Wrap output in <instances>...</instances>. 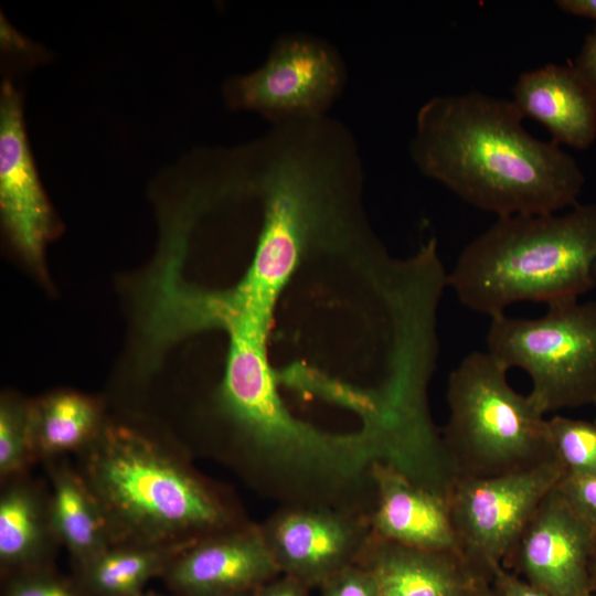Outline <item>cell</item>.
Listing matches in <instances>:
<instances>
[{"label": "cell", "instance_id": "cell-1", "mask_svg": "<svg viewBox=\"0 0 596 596\" xmlns=\"http://www.w3.org/2000/svg\"><path fill=\"white\" fill-rule=\"evenodd\" d=\"M523 118L512 100L478 92L436 96L417 114L411 155L425 175L497 217L577 205L576 160L529 134Z\"/></svg>", "mask_w": 596, "mask_h": 596}, {"label": "cell", "instance_id": "cell-2", "mask_svg": "<svg viewBox=\"0 0 596 596\" xmlns=\"http://www.w3.org/2000/svg\"><path fill=\"white\" fill-rule=\"evenodd\" d=\"M75 468L111 545H191L251 523L235 496L182 448L128 425L104 423Z\"/></svg>", "mask_w": 596, "mask_h": 596}, {"label": "cell", "instance_id": "cell-3", "mask_svg": "<svg viewBox=\"0 0 596 596\" xmlns=\"http://www.w3.org/2000/svg\"><path fill=\"white\" fill-rule=\"evenodd\" d=\"M447 286L490 318L520 301L578 300L596 288V204L498 217L461 251Z\"/></svg>", "mask_w": 596, "mask_h": 596}, {"label": "cell", "instance_id": "cell-4", "mask_svg": "<svg viewBox=\"0 0 596 596\" xmlns=\"http://www.w3.org/2000/svg\"><path fill=\"white\" fill-rule=\"evenodd\" d=\"M508 371L488 351H473L448 377L441 438L458 478L496 477L556 458L545 414L512 389Z\"/></svg>", "mask_w": 596, "mask_h": 596}, {"label": "cell", "instance_id": "cell-5", "mask_svg": "<svg viewBox=\"0 0 596 596\" xmlns=\"http://www.w3.org/2000/svg\"><path fill=\"white\" fill-rule=\"evenodd\" d=\"M487 351L529 374L544 414L596 403V301L547 306L535 319L490 318Z\"/></svg>", "mask_w": 596, "mask_h": 596}, {"label": "cell", "instance_id": "cell-6", "mask_svg": "<svg viewBox=\"0 0 596 596\" xmlns=\"http://www.w3.org/2000/svg\"><path fill=\"white\" fill-rule=\"evenodd\" d=\"M556 457L490 478H458L447 500L462 557L492 582L546 494L565 476Z\"/></svg>", "mask_w": 596, "mask_h": 596}, {"label": "cell", "instance_id": "cell-7", "mask_svg": "<svg viewBox=\"0 0 596 596\" xmlns=\"http://www.w3.org/2000/svg\"><path fill=\"white\" fill-rule=\"evenodd\" d=\"M342 67L332 50L306 38L279 41L255 72L232 78L228 104L270 119L317 120L340 92Z\"/></svg>", "mask_w": 596, "mask_h": 596}, {"label": "cell", "instance_id": "cell-8", "mask_svg": "<svg viewBox=\"0 0 596 596\" xmlns=\"http://www.w3.org/2000/svg\"><path fill=\"white\" fill-rule=\"evenodd\" d=\"M259 528L280 574L308 587L355 565L372 534L368 517L317 505H280Z\"/></svg>", "mask_w": 596, "mask_h": 596}, {"label": "cell", "instance_id": "cell-9", "mask_svg": "<svg viewBox=\"0 0 596 596\" xmlns=\"http://www.w3.org/2000/svg\"><path fill=\"white\" fill-rule=\"evenodd\" d=\"M595 543V531L556 486L540 503L503 567L511 565L549 596H587L593 593Z\"/></svg>", "mask_w": 596, "mask_h": 596}, {"label": "cell", "instance_id": "cell-10", "mask_svg": "<svg viewBox=\"0 0 596 596\" xmlns=\"http://www.w3.org/2000/svg\"><path fill=\"white\" fill-rule=\"evenodd\" d=\"M0 210L13 246L39 267L54 217L29 150L21 94L8 81L0 94Z\"/></svg>", "mask_w": 596, "mask_h": 596}, {"label": "cell", "instance_id": "cell-11", "mask_svg": "<svg viewBox=\"0 0 596 596\" xmlns=\"http://www.w3.org/2000/svg\"><path fill=\"white\" fill-rule=\"evenodd\" d=\"M163 574L184 596H226L257 589L280 572L259 524L251 522L188 546Z\"/></svg>", "mask_w": 596, "mask_h": 596}, {"label": "cell", "instance_id": "cell-12", "mask_svg": "<svg viewBox=\"0 0 596 596\" xmlns=\"http://www.w3.org/2000/svg\"><path fill=\"white\" fill-rule=\"evenodd\" d=\"M356 565L380 596H478L490 583L458 551L412 547L373 530Z\"/></svg>", "mask_w": 596, "mask_h": 596}, {"label": "cell", "instance_id": "cell-13", "mask_svg": "<svg viewBox=\"0 0 596 596\" xmlns=\"http://www.w3.org/2000/svg\"><path fill=\"white\" fill-rule=\"evenodd\" d=\"M512 102L524 117L544 125L557 145L582 150L596 139V97L573 65L522 73Z\"/></svg>", "mask_w": 596, "mask_h": 596}, {"label": "cell", "instance_id": "cell-14", "mask_svg": "<svg viewBox=\"0 0 596 596\" xmlns=\"http://www.w3.org/2000/svg\"><path fill=\"white\" fill-rule=\"evenodd\" d=\"M374 477L376 499L369 521L375 534L412 547L459 552L446 500L383 462Z\"/></svg>", "mask_w": 596, "mask_h": 596}, {"label": "cell", "instance_id": "cell-15", "mask_svg": "<svg viewBox=\"0 0 596 596\" xmlns=\"http://www.w3.org/2000/svg\"><path fill=\"white\" fill-rule=\"evenodd\" d=\"M62 546L54 530L50 488L19 475L1 481L0 565L4 571L42 570Z\"/></svg>", "mask_w": 596, "mask_h": 596}, {"label": "cell", "instance_id": "cell-16", "mask_svg": "<svg viewBox=\"0 0 596 596\" xmlns=\"http://www.w3.org/2000/svg\"><path fill=\"white\" fill-rule=\"evenodd\" d=\"M64 457L44 460L55 533L79 567L110 544L99 508L75 467Z\"/></svg>", "mask_w": 596, "mask_h": 596}, {"label": "cell", "instance_id": "cell-17", "mask_svg": "<svg viewBox=\"0 0 596 596\" xmlns=\"http://www.w3.org/2000/svg\"><path fill=\"white\" fill-rule=\"evenodd\" d=\"M38 459L61 458L86 447L104 425L98 403L84 394L58 391L30 403Z\"/></svg>", "mask_w": 596, "mask_h": 596}, {"label": "cell", "instance_id": "cell-18", "mask_svg": "<svg viewBox=\"0 0 596 596\" xmlns=\"http://www.w3.org/2000/svg\"><path fill=\"white\" fill-rule=\"evenodd\" d=\"M188 546L111 545L79 567L83 582L95 596H138L146 583L164 573Z\"/></svg>", "mask_w": 596, "mask_h": 596}, {"label": "cell", "instance_id": "cell-19", "mask_svg": "<svg viewBox=\"0 0 596 596\" xmlns=\"http://www.w3.org/2000/svg\"><path fill=\"white\" fill-rule=\"evenodd\" d=\"M38 459L31 433L30 403L3 396L0 404L1 481L28 472Z\"/></svg>", "mask_w": 596, "mask_h": 596}, {"label": "cell", "instance_id": "cell-20", "mask_svg": "<svg viewBox=\"0 0 596 596\" xmlns=\"http://www.w3.org/2000/svg\"><path fill=\"white\" fill-rule=\"evenodd\" d=\"M547 421L554 451L565 475H596V422L560 415Z\"/></svg>", "mask_w": 596, "mask_h": 596}, {"label": "cell", "instance_id": "cell-21", "mask_svg": "<svg viewBox=\"0 0 596 596\" xmlns=\"http://www.w3.org/2000/svg\"><path fill=\"white\" fill-rule=\"evenodd\" d=\"M557 488L575 513L596 533V475H565Z\"/></svg>", "mask_w": 596, "mask_h": 596}, {"label": "cell", "instance_id": "cell-22", "mask_svg": "<svg viewBox=\"0 0 596 596\" xmlns=\"http://www.w3.org/2000/svg\"><path fill=\"white\" fill-rule=\"evenodd\" d=\"M6 596H82L67 584L42 570L21 573L14 577Z\"/></svg>", "mask_w": 596, "mask_h": 596}, {"label": "cell", "instance_id": "cell-23", "mask_svg": "<svg viewBox=\"0 0 596 596\" xmlns=\"http://www.w3.org/2000/svg\"><path fill=\"white\" fill-rule=\"evenodd\" d=\"M320 588L322 596H380L371 576L356 564L337 573Z\"/></svg>", "mask_w": 596, "mask_h": 596}, {"label": "cell", "instance_id": "cell-24", "mask_svg": "<svg viewBox=\"0 0 596 596\" xmlns=\"http://www.w3.org/2000/svg\"><path fill=\"white\" fill-rule=\"evenodd\" d=\"M493 588L500 596H549L504 567L498 570L492 577Z\"/></svg>", "mask_w": 596, "mask_h": 596}, {"label": "cell", "instance_id": "cell-25", "mask_svg": "<svg viewBox=\"0 0 596 596\" xmlns=\"http://www.w3.org/2000/svg\"><path fill=\"white\" fill-rule=\"evenodd\" d=\"M573 66L596 97V28L586 35Z\"/></svg>", "mask_w": 596, "mask_h": 596}, {"label": "cell", "instance_id": "cell-26", "mask_svg": "<svg viewBox=\"0 0 596 596\" xmlns=\"http://www.w3.org/2000/svg\"><path fill=\"white\" fill-rule=\"evenodd\" d=\"M308 588L300 581L283 574L258 587L254 596H308Z\"/></svg>", "mask_w": 596, "mask_h": 596}, {"label": "cell", "instance_id": "cell-27", "mask_svg": "<svg viewBox=\"0 0 596 596\" xmlns=\"http://www.w3.org/2000/svg\"><path fill=\"white\" fill-rule=\"evenodd\" d=\"M555 3L567 13L596 20V0H557Z\"/></svg>", "mask_w": 596, "mask_h": 596}, {"label": "cell", "instance_id": "cell-28", "mask_svg": "<svg viewBox=\"0 0 596 596\" xmlns=\"http://www.w3.org/2000/svg\"><path fill=\"white\" fill-rule=\"evenodd\" d=\"M590 579H592L593 593L596 594V543H595L592 562H590Z\"/></svg>", "mask_w": 596, "mask_h": 596}, {"label": "cell", "instance_id": "cell-29", "mask_svg": "<svg viewBox=\"0 0 596 596\" xmlns=\"http://www.w3.org/2000/svg\"><path fill=\"white\" fill-rule=\"evenodd\" d=\"M306 137H307V136H302V138H306ZM281 138H288V135L280 136V138H279V136H277L275 139L273 138V142H274L275 140H278V139H281ZM295 138H297V137H295ZM306 139H311L312 141H315L313 138H306ZM269 145H270V143H269ZM269 145H268V146H269ZM270 146H272V145H270ZM328 147H331V148L338 150L339 152H340V150H341V148H339V147H338V148L332 147V146H328ZM340 153H342V155L344 156L343 151H341ZM344 158L347 159L348 156H344Z\"/></svg>", "mask_w": 596, "mask_h": 596}, {"label": "cell", "instance_id": "cell-30", "mask_svg": "<svg viewBox=\"0 0 596 596\" xmlns=\"http://www.w3.org/2000/svg\"><path fill=\"white\" fill-rule=\"evenodd\" d=\"M478 596H500V595L494 590V588L489 587L488 589H486L485 592H482Z\"/></svg>", "mask_w": 596, "mask_h": 596}, {"label": "cell", "instance_id": "cell-31", "mask_svg": "<svg viewBox=\"0 0 596 596\" xmlns=\"http://www.w3.org/2000/svg\"><path fill=\"white\" fill-rule=\"evenodd\" d=\"M255 592H256V589L248 590V592H243V593H236V594L226 595V596H254Z\"/></svg>", "mask_w": 596, "mask_h": 596}, {"label": "cell", "instance_id": "cell-32", "mask_svg": "<svg viewBox=\"0 0 596 596\" xmlns=\"http://www.w3.org/2000/svg\"><path fill=\"white\" fill-rule=\"evenodd\" d=\"M587 596H596V594H595V593H590V594H588Z\"/></svg>", "mask_w": 596, "mask_h": 596}, {"label": "cell", "instance_id": "cell-33", "mask_svg": "<svg viewBox=\"0 0 596 596\" xmlns=\"http://www.w3.org/2000/svg\"><path fill=\"white\" fill-rule=\"evenodd\" d=\"M138 596H146V595L140 594V595H138Z\"/></svg>", "mask_w": 596, "mask_h": 596}, {"label": "cell", "instance_id": "cell-34", "mask_svg": "<svg viewBox=\"0 0 596 596\" xmlns=\"http://www.w3.org/2000/svg\"><path fill=\"white\" fill-rule=\"evenodd\" d=\"M594 406L596 407V403H595V405H594ZM595 422H596V421H595Z\"/></svg>", "mask_w": 596, "mask_h": 596}]
</instances>
